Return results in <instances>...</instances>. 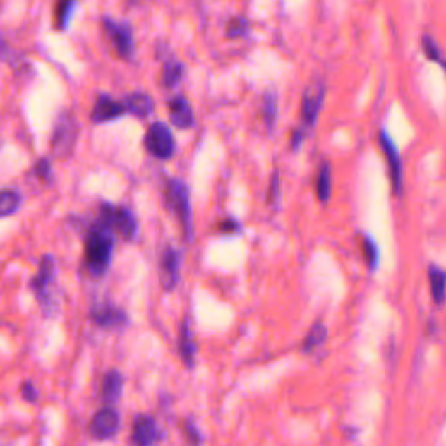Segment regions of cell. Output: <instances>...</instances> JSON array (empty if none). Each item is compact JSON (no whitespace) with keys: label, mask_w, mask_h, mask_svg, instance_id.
Masks as SVG:
<instances>
[{"label":"cell","mask_w":446,"mask_h":446,"mask_svg":"<svg viewBox=\"0 0 446 446\" xmlns=\"http://www.w3.org/2000/svg\"><path fill=\"white\" fill-rule=\"evenodd\" d=\"M114 230L98 218L85 237V267L92 276L100 277L109 270L114 258Z\"/></svg>","instance_id":"obj_1"},{"label":"cell","mask_w":446,"mask_h":446,"mask_svg":"<svg viewBox=\"0 0 446 446\" xmlns=\"http://www.w3.org/2000/svg\"><path fill=\"white\" fill-rule=\"evenodd\" d=\"M164 199L166 206L173 211V215L178 218V222H180L181 230H183L185 234V239L192 241V237H194V223H192L191 192H188L187 183L181 180H176V178L167 181Z\"/></svg>","instance_id":"obj_2"},{"label":"cell","mask_w":446,"mask_h":446,"mask_svg":"<svg viewBox=\"0 0 446 446\" xmlns=\"http://www.w3.org/2000/svg\"><path fill=\"white\" fill-rule=\"evenodd\" d=\"M100 220L107 223L114 232L121 234L128 241H133L138 234V222L129 207L103 203L100 207Z\"/></svg>","instance_id":"obj_3"},{"label":"cell","mask_w":446,"mask_h":446,"mask_svg":"<svg viewBox=\"0 0 446 446\" xmlns=\"http://www.w3.org/2000/svg\"><path fill=\"white\" fill-rule=\"evenodd\" d=\"M145 148L148 150V154L154 155L155 159H161V161H167V159L173 157L176 143H174L173 133H171L166 122H154L148 128L147 135H145Z\"/></svg>","instance_id":"obj_4"},{"label":"cell","mask_w":446,"mask_h":446,"mask_svg":"<svg viewBox=\"0 0 446 446\" xmlns=\"http://www.w3.org/2000/svg\"><path fill=\"white\" fill-rule=\"evenodd\" d=\"M103 30L114 44L115 51L122 59H131L135 54V37L128 21H117L110 16H103Z\"/></svg>","instance_id":"obj_5"},{"label":"cell","mask_w":446,"mask_h":446,"mask_svg":"<svg viewBox=\"0 0 446 446\" xmlns=\"http://www.w3.org/2000/svg\"><path fill=\"white\" fill-rule=\"evenodd\" d=\"M77 131H79V128H77V122L72 115H59L54 124L53 141H51L56 157L65 159L72 154L77 141Z\"/></svg>","instance_id":"obj_6"},{"label":"cell","mask_w":446,"mask_h":446,"mask_svg":"<svg viewBox=\"0 0 446 446\" xmlns=\"http://www.w3.org/2000/svg\"><path fill=\"white\" fill-rule=\"evenodd\" d=\"M378 141H380V147H382V150H384L385 161H387L394 195L399 197L401 194H403V161H401L397 145L394 143V140L390 138V135L385 131V129H380V133H378Z\"/></svg>","instance_id":"obj_7"},{"label":"cell","mask_w":446,"mask_h":446,"mask_svg":"<svg viewBox=\"0 0 446 446\" xmlns=\"http://www.w3.org/2000/svg\"><path fill=\"white\" fill-rule=\"evenodd\" d=\"M119 426H121V418H119V414L114 410V408L107 404L105 408L98 411L89 423V433L95 440H109V438L114 436L117 433Z\"/></svg>","instance_id":"obj_8"},{"label":"cell","mask_w":446,"mask_h":446,"mask_svg":"<svg viewBox=\"0 0 446 446\" xmlns=\"http://www.w3.org/2000/svg\"><path fill=\"white\" fill-rule=\"evenodd\" d=\"M325 84L311 85L306 91V95H303L302 121L306 128H314L315 122H318L319 112H321L323 103H325Z\"/></svg>","instance_id":"obj_9"},{"label":"cell","mask_w":446,"mask_h":446,"mask_svg":"<svg viewBox=\"0 0 446 446\" xmlns=\"http://www.w3.org/2000/svg\"><path fill=\"white\" fill-rule=\"evenodd\" d=\"M124 114H128L124 102H117V100H114L109 95H100L96 98L95 107H92L91 122H95V124H105V122L122 117Z\"/></svg>","instance_id":"obj_10"},{"label":"cell","mask_w":446,"mask_h":446,"mask_svg":"<svg viewBox=\"0 0 446 446\" xmlns=\"http://www.w3.org/2000/svg\"><path fill=\"white\" fill-rule=\"evenodd\" d=\"M180 265L181 253L174 248H166L161 258V282L166 291L176 288L180 281Z\"/></svg>","instance_id":"obj_11"},{"label":"cell","mask_w":446,"mask_h":446,"mask_svg":"<svg viewBox=\"0 0 446 446\" xmlns=\"http://www.w3.org/2000/svg\"><path fill=\"white\" fill-rule=\"evenodd\" d=\"M91 319L103 330H121L128 325V314L114 306H96L91 311Z\"/></svg>","instance_id":"obj_12"},{"label":"cell","mask_w":446,"mask_h":446,"mask_svg":"<svg viewBox=\"0 0 446 446\" xmlns=\"http://www.w3.org/2000/svg\"><path fill=\"white\" fill-rule=\"evenodd\" d=\"M56 272V262L51 255H44L40 260L39 272L30 281V289L39 296L42 302H47V286L53 282Z\"/></svg>","instance_id":"obj_13"},{"label":"cell","mask_w":446,"mask_h":446,"mask_svg":"<svg viewBox=\"0 0 446 446\" xmlns=\"http://www.w3.org/2000/svg\"><path fill=\"white\" fill-rule=\"evenodd\" d=\"M167 109H169L171 124L176 126L178 129H191L194 126V112L185 96H174L173 100H169Z\"/></svg>","instance_id":"obj_14"},{"label":"cell","mask_w":446,"mask_h":446,"mask_svg":"<svg viewBox=\"0 0 446 446\" xmlns=\"http://www.w3.org/2000/svg\"><path fill=\"white\" fill-rule=\"evenodd\" d=\"M159 440V429L157 423L148 415H138L133 422V433H131V443L138 446H147L155 443Z\"/></svg>","instance_id":"obj_15"},{"label":"cell","mask_w":446,"mask_h":446,"mask_svg":"<svg viewBox=\"0 0 446 446\" xmlns=\"http://www.w3.org/2000/svg\"><path fill=\"white\" fill-rule=\"evenodd\" d=\"M427 277H429V288L433 302L441 307L446 300V270L441 269L436 263H430L427 269Z\"/></svg>","instance_id":"obj_16"},{"label":"cell","mask_w":446,"mask_h":446,"mask_svg":"<svg viewBox=\"0 0 446 446\" xmlns=\"http://www.w3.org/2000/svg\"><path fill=\"white\" fill-rule=\"evenodd\" d=\"M122 387H124V377H122L121 371L117 370H110L109 373L103 378V385H102V399L103 403L115 404L119 401L122 394Z\"/></svg>","instance_id":"obj_17"},{"label":"cell","mask_w":446,"mask_h":446,"mask_svg":"<svg viewBox=\"0 0 446 446\" xmlns=\"http://www.w3.org/2000/svg\"><path fill=\"white\" fill-rule=\"evenodd\" d=\"M124 105L128 114L138 119H145L154 112V100L147 92H133L124 98Z\"/></svg>","instance_id":"obj_18"},{"label":"cell","mask_w":446,"mask_h":446,"mask_svg":"<svg viewBox=\"0 0 446 446\" xmlns=\"http://www.w3.org/2000/svg\"><path fill=\"white\" fill-rule=\"evenodd\" d=\"M178 352H180V358L183 359L185 366L188 370L194 368V358H195V342L192 340L191 328H188V323L183 321L180 328V337H178Z\"/></svg>","instance_id":"obj_19"},{"label":"cell","mask_w":446,"mask_h":446,"mask_svg":"<svg viewBox=\"0 0 446 446\" xmlns=\"http://www.w3.org/2000/svg\"><path fill=\"white\" fill-rule=\"evenodd\" d=\"M77 0H56L54 2V27L58 30H66L76 11Z\"/></svg>","instance_id":"obj_20"},{"label":"cell","mask_w":446,"mask_h":446,"mask_svg":"<svg viewBox=\"0 0 446 446\" xmlns=\"http://www.w3.org/2000/svg\"><path fill=\"white\" fill-rule=\"evenodd\" d=\"M315 191H318V199L321 203H328L330 197H332V167H330L328 162H323L319 166Z\"/></svg>","instance_id":"obj_21"},{"label":"cell","mask_w":446,"mask_h":446,"mask_svg":"<svg viewBox=\"0 0 446 446\" xmlns=\"http://www.w3.org/2000/svg\"><path fill=\"white\" fill-rule=\"evenodd\" d=\"M185 76V65L178 59H166L162 68V85L164 88H174Z\"/></svg>","instance_id":"obj_22"},{"label":"cell","mask_w":446,"mask_h":446,"mask_svg":"<svg viewBox=\"0 0 446 446\" xmlns=\"http://www.w3.org/2000/svg\"><path fill=\"white\" fill-rule=\"evenodd\" d=\"M21 206V194L13 188H4L0 194V217L7 218L16 213Z\"/></svg>","instance_id":"obj_23"},{"label":"cell","mask_w":446,"mask_h":446,"mask_svg":"<svg viewBox=\"0 0 446 446\" xmlns=\"http://www.w3.org/2000/svg\"><path fill=\"white\" fill-rule=\"evenodd\" d=\"M277 95L276 92L269 91L263 95V103H262V114H263V121H265V126L269 131H272L274 126H276L277 121Z\"/></svg>","instance_id":"obj_24"},{"label":"cell","mask_w":446,"mask_h":446,"mask_svg":"<svg viewBox=\"0 0 446 446\" xmlns=\"http://www.w3.org/2000/svg\"><path fill=\"white\" fill-rule=\"evenodd\" d=\"M326 334H328V330L323 325L321 321L315 323L311 328V332L307 333L306 340H303V351L312 352L314 349H318L319 345H323L326 342Z\"/></svg>","instance_id":"obj_25"},{"label":"cell","mask_w":446,"mask_h":446,"mask_svg":"<svg viewBox=\"0 0 446 446\" xmlns=\"http://www.w3.org/2000/svg\"><path fill=\"white\" fill-rule=\"evenodd\" d=\"M363 253L370 272H375L378 265H380V250H378V244L370 236L363 237Z\"/></svg>","instance_id":"obj_26"},{"label":"cell","mask_w":446,"mask_h":446,"mask_svg":"<svg viewBox=\"0 0 446 446\" xmlns=\"http://www.w3.org/2000/svg\"><path fill=\"white\" fill-rule=\"evenodd\" d=\"M248 32H250V21L244 16H234L227 23V39H239V37L248 35Z\"/></svg>","instance_id":"obj_27"},{"label":"cell","mask_w":446,"mask_h":446,"mask_svg":"<svg viewBox=\"0 0 446 446\" xmlns=\"http://www.w3.org/2000/svg\"><path fill=\"white\" fill-rule=\"evenodd\" d=\"M422 51H423V54H426V58L430 59V61L440 63V65L445 61V58H443V54H441V49H440V46H438V42L433 39V37L427 35V33L426 35H422Z\"/></svg>","instance_id":"obj_28"},{"label":"cell","mask_w":446,"mask_h":446,"mask_svg":"<svg viewBox=\"0 0 446 446\" xmlns=\"http://www.w3.org/2000/svg\"><path fill=\"white\" fill-rule=\"evenodd\" d=\"M33 173L40 178L46 183H51L53 181V167H51V161L47 157H42L37 161L35 167H33Z\"/></svg>","instance_id":"obj_29"},{"label":"cell","mask_w":446,"mask_h":446,"mask_svg":"<svg viewBox=\"0 0 446 446\" xmlns=\"http://www.w3.org/2000/svg\"><path fill=\"white\" fill-rule=\"evenodd\" d=\"M269 200L276 210L281 207V178H279V173L272 174V181H270V188H269Z\"/></svg>","instance_id":"obj_30"},{"label":"cell","mask_w":446,"mask_h":446,"mask_svg":"<svg viewBox=\"0 0 446 446\" xmlns=\"http://www.w3.org/2000/svg\"><path fill=\"white\" fill-rule=\"evenodd\" d=\"M21 394H23V399L28 401V403H37V399H39V392H37L30 380L23 382V385H21Z\"/></svg>","instance_id":"obj_31"},{"label":"cell","mask_w":446,"mask_h":446,"mask_svg":"<svg viewBox=\"0 0 446 446\" xmlns=\"http://www.w3.org/2000/svg\"><path fill=\"white\" fill-rule=\"evenodd\" d=\"M307 138V128L303 126V128H299L293 131V136H291V148L293 150H299L300 147H302L303 140Z\"/></svg>","instance_id":"obj_32"},{"label":"cell","mask_w":446,"mask_h":446,"mask_svg":"<svg viewBox=\"0 0 446 446\" xmlns=\"http://www.w3.org/2000/svg\"><path fill=\"white\" fill-rule=\"evenodd\" d=\"M185 429H187L188 440H191L192 443H195V445L203 443V438H200L199 430H197V427L194 426V422H192V420H187V422H185Z\"/></svg>","instance_id":"obj_33"},{"label":"cell","mask_w":446,"mask_h":446,"mask_svg":"<svg viewBox=\"0 0 446 446\" xmlns=\"http://www.w3.org/2000/svg\"><path fill=\"white\" fill-rule=\"evenodd\" d=\"M220 229H222V232H236V230L239 229V222H236V220H232V218H229V220L222 222Z\"/></svg>","instance_id":"obj_34"},{"label":"cell","mask_w":446,"mask_h":446,"mask_svg":"<svg viewBox=\"0 0 446 446\" xmlns=\"http://www.w3.org/2000/svg\"><path fill=\"white\" fill-rule=\"evenodd\" d=\"M438 332V326H436V323H434V319H430L429 321V325H427V334H429V337H433L434 333Z\"/></svg>","instance_id":"obj_35"},{"label":"cell","mask_w":446,"mask_h":446,"mask_svg":"<svg viewBox=\"0 0 446 446\" xmlns=\"http://www.w3.org/2000/svg\"><path fill=\"white\" fill-rule=\"evenodd\" d=\"M441 66H443V68H445V72H446V59H445V61H443V63H441Z\"/></svg>","instance_id":"obj_36"},{"label":"cell","mask_w":446,"mask_h":446,"mask_svg":"<svg viewBox=\"0 0 446 446\" xmlns=\"http://www.w3.org/2000/svg\"><path fill=\"white\" fill-rule=\"evenodd\" d=\"M129 2H133V0H129Z\"/></svg>","instance_id":"obj_37"}]
</instances>
